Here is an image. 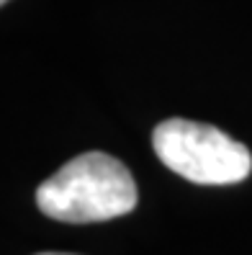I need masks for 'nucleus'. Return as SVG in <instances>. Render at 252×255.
Returning a JSON list of instances; mask_svg holds the SVG:
<instances>
[{
  "instance_id": "f257e3e1",
  "label": "nucleus",
  "mask_w": 252,
  "mask_h": 255,
  "mask_svg": "<svg viewBox=\"0 0 252 255\" xmlns=\"http://www.w3.org/2000/svg\"><path fill=\"white\" fill-rule=\"evenodd\" d=\"M139 191L129 168L108 152H83L36 188V206L49 219L93 224L137 209Z\"/></svg>"
},
{
  "instance_id": "f03ea898",
  "label": "nucleus",
  "mask_w": 252,
  "mask_h": 255,
  "mask_svg": "<svg viewBox=\"0 0 252 255\" xmlns=\"http://www.w3.org/2000/svg\"><path fill=\"white\" fill-rule=\"evenodd\" d=\"M160 162L196 186H234L252 173L250 149L211 124L165 119L152 131Z\"/></svg>"
},
{
  "instance_id": "20e7f679",
  "label": "nucleus",
  "mask_w": 252,
  "mask_h": 255,
  "mask_svg": "<svg viewBox=\"0 0 252 255\" xmlns=\"http://www.w3.org/2000/svg\"><path fill=\"white\" fill-rule=\"evenodd\" d=\"M0 3H3V5H5V3H10V0H0Z\"/></svg>"
},
{
  "instance_id": "7ed1b4c3",
  "label": "nucleus",
  "mask_w": 252,
  "mask_h": 255,
  "mask_svg": "<svg viewBox=\"0 0 252 255\" xmlns=\"http://www.w3.org/2000/svg\"><path fill=\"white\" fill-rule=\"evenodd\" d=\"M36 255H75V253H36Z\"/></svg>"
}]
</instances>
